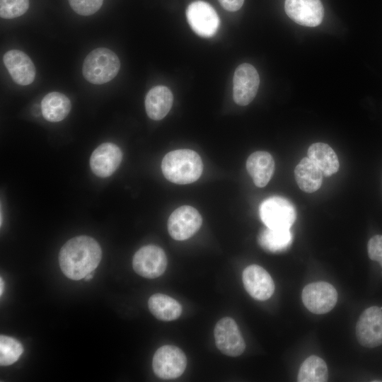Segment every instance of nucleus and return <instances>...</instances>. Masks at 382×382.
<instances>
[{"mask_svg": "<svg viewBox=\"0 0 382 382\" xmlns=\"http://www.w3.org/2000/svg\"><path fill=\"white\" fill-rule=\"evenodd\" d=\"M101 257V248L95 239L79 236L69 240L62 247L59 263L66 277L80 280L95 270Z\"/></svg>", "mask_w": 382, "mask_h": 382, "instance_id": "obj_1", "label": "nucleus"}, {"mask_svg": "<svg viewBox=\"0 0 382 382\" xmlns=\"http://www.w3.org/2000/svg\"><path fill=\"white\" fill-rule=\"evenodd\" d=\"M161 168L168 180L175 184L186 185L199 179L203 164L197 152L179 149L170 151L163 157Z\"/></svg>", "mask_w": 382, "mask_h": 382, "instance_id": "obj_2", "label": "nucleus"}, {"mask_svg": "<svg viewBox=\"0 0 382 382\" xmlns=\"http://www.w3.org/2000/svg\"><path fill=\"white\" fill-rule=\"evenodd\" d=\"M120 68V62L112 50L99 47L91 51L85 58L82 72L91 83L103 84L113 79Z\"/></svg>", "mask_w": 382, "mask_h": 382, "instance_id": "obj_3", "label": "nucleus"}, {"mask_svg": "<svg viewBox=\"0 0 382 382\" xmlns=\"http://www.w3.org/2000/svg\"><path fill=\"white\" fill-rule=\"evenodd\" d=\"M259 214L266 226L272 228L290 229L296 218L291 202L279 196L265 199L260 205Z\"/></svg>", "mask_w": 382, "mask_h": 382, "instance_id": "obj_4", "label": "nucleus"}, {"mask_svg": "<svg viewBox=\"0 0 382 382\" xmlns=\"http://www.w3.org/2000/svg\"><path fill=\"white\" fill-rule=\"evenodd\" d=\"M186 366L185 354L173 345H164L158 348L152 360L155 374L162 379H174L180 376Z\"/></svg>", "mask_w": 382, "mask_h": 382, "instance_id": "obj_5", "label": "nucleus"}, {"mask_svg": "<svg viewBox=\"0 0 382 382\" xmlns=\"http://www.w3.org/2000/svg\"><path fill=\"white\" fill-rule=\"evenodd\" d=\"M186 18L192 30L201 37H212L219 28L217 13L209 4L203 1L191 3L186 9Z\"/></svg>", "mask_w": 382, "mask_h": 382, "instance_id": "obj_6", "label": "nucleus"}, {"mask_svg": "<svg viewBox=\"0 0 382 382\" xmlns=\"http://www.w3.org/2000/svg\"><path fill=\"white\" fill-rule=\"evenodd\" d=\"M337 297L335 287L325 282L307 284L301 295L305 307L315 314H324L330 311L335 307Z\"/></svg>", "mask_w": 382, "mask_h": 382, "instance_id": "obj_7", "label": "nucleus"}, {"mask_svg": "<svg viewBox=\"0 0 382 382\" xmlns=\"http://www.w3.org/2000/svg\"><path fill=\"white\" fill-rule=\"evenodd\" d=\"M134 271L141 277L154 279L165 272L167 257L162 248L154 245H148L139 249L132 260Z\"/></svg>", "mask_w": 382, "mask_h": 382, "instance_id": "obj_8", "label": "nucleus"}, {"mask_svg": "<svg viewBox=\"0 0 382 382\" xmlns=\"http://www.w3.org/2000/svg\"><path fill=\"white\" fill-rule=\"evenodd\" d=\"M356 336L359 344L373 348L382 345V309L373 306L365 309L356 325Z\"/></svg>", "mask_w": 382, "mask_h": 382, "instance_id": "obj_9", "label": "nucleus"}, {"mask_svg": "<svg viewBox=\"0 0 382 382\" xmlns=\"http://www.w3.org/2000/svg\"><path fill=\"white\" fill-rule=\"evenodd\" d=\"M202 219L194 207L185 205L176 209L169 216L168 231L175 240L184 241L192 237L201 227Z\"/></svg>", "mask_w": 382, "mask_h": 382, "instance_id": "obj_10", "label": "nucleus"}, {"mask_svg": "<svg viewBox=\"0 0 382 382\" xmlns=\"http://www.w3.org/2000/svg\"><path fill=\"white\" fill-rule=\"evenodd\" d=\"M214 335L216 347L224 354L237 357L243 354L245 343L236 321L224 317L216 324Z\"/></svg>", "mask_w": 382, "mask_h": 382, "instance_id": "obj_11", "label": "nucleus"}, {"mask_svg": "<svg viewBox=\"0 0 382 382\" xmlns=\"http://www.w3.org/2000/svg\"><path fill=\"white\" fill-rule=\"evenodd\" d=\"M233 84L235 103L239 105H247L257 94L260 84L259 74L253 65L243 63L236 68Z\"/></svg>", "mask_w": 382, "mask_h": 382, "instance_id": "obj_12", "label": "nucleus"}, {"mask_svg": "<svg viewBox=\"0 0 382 382\" xmlns=\"http://www.w3.org/2000/svg\"><path fill=\"white\" fill-rule=\"evenodd\" d=\"M286 15L296 23L316 27L323 21L324 8L320 0H286Z\"/></svg>", "mask_w": 382, "mask_h": 382, "instance_id": "obj_13", "label": "nucleus"}, {"mask_svg": "<svg viewBox=\"0 0 382 382\" xmlns=\"http://www.w3.org/2000/svg\"><path fill=\"white\" fill-rule=\"evenodd\" d=\"M242 279L247 292L256 300H267L274 293V281L261 266L257 265L248 266L243 272Z\"/></svg>", "mask_w": 382, "mask_h": 382, "instance_id": "obj_14", "label": "nucleus"}, {"mask_svg": "<svg viewBox=\"0 0 382 382\" xmlns=\"http://www.w3.org/2000/svg\"><path fill=\"white\" fill-rule=\"evenodd\" d=\"M122 159V151L117 145L110 142L103 143L93 151L90 166L97 176L106 178L117 169Z\"/></svg>", "mask_w": 382, "mask_h": 382, "instance_id": "obj_15", "label": "nucleus"}, {"mask_svg": "<svg viewBox=\"0 0 382 382\" xmlns=\"http://www.w3.org/2000/svg\"><path fill=\"white\" fill-rule=\"evenodd\" d=\"M3 61L16 83L27 86L33 83L36 74L35 67L25 52L18 50H11L4 55Z\"/></svg>", "mask_w": 382, "mask_h": 382, "instance_id": "obj_16", "label": "nucleus"}, {"mask_svg": "<svg viewBox=\"0 0 382 382\" xmlns=\"http://www.w3.org/2000/svg\"><path fill=\"white\" fill-rule=\"evenodd\" d=\"M246 168L257 187H263L270 180L274 171L272 155L263 151L251 154L246 161Z\"/></svg>", "mask_w": 382, "mask_h": 382, "instance_id": "obj_17", "label": "nucleus"}, {"mask_svg": "<svg viewBox=\"0 0 382 382\" xmlns=\"http://www.w3.org/2000/svg\"><path fill=\"white\" fill-rule=\"evenodd\" d=\"M173 102V93L168 87L155 86L150 89L146 96V112L151 119L160 120L168 113Z\"/></svg>", "mask_w": 382, "mask_h": 382, "instance_id": "obj_18", "label": "nucleus"}, {"mask_svg": "<svg viewBox=\"0 0 382 382\" xmlns=\"http://www.w3.org/2000/svg\"><path fill=\"white\" fill-rule=\"evenodd\" d=\"M323 176L321 170L308 157L303 158L294 169L297 185L301 190L308 193L320 187Z\"/></svg>", "mask_w": 382, "mask_h": 382, "instance_id": "obj_19", "label": "nucleus"}, {"mask_svg": "<svg viewBox=\"0 0 382 382\" xmlns=\"http://www.w3.org/2000/svg\"><path fill=\"white\" fill-rule=\"evenodd\" d=\"M308 157L318 166L323 175L329 177L337 172L340 163L337 154L328 144L318 142L308 149Z\"/></svg>", "mask_w": 382, "mask_h": 382, "instance_id": "obj_20", "label": "nucleus"}, {"mask_svg": "<svg viewBox=\"0 0 382 382\" xmlns=\"http://www.w3.org/2000/svg\"><path fill=\"white\" fill-rule=\"evenodd\" d=\"M71 102L64 94L51 92L44 96L41 102V110L45 120L57 122L64 120L71 110Z\"/></svg>", "mask_w": 382, "mask_h": 382, "instance_id": "obj_21", "label": "nucleus"}, {"mask_svg": "<svg viewBox=\"0 0 382 382\" xmlns=\"http://www.w3.org/2000/svg\"><path fill=\"white\" fill-rule=\"evenodd\" d=\"M151 313L158 320L163 321L174 320L182 313L181 305L174 299L163 294L152 295L148 301Z\"/></svg>", "mask_w": 382, "mask_h": 382, "instance_id": "obj_22", "label": "nucleus"}, {"mask_svg": "<svg viewBox=\"0 0 382 382\" xmlns=\"http://www.w3.org/2000/svg\"><path fill=\"white\" fill-rule=\"evenodd\" d=\"M290 229L266 227L259 234V245L270 253H281L286 250L292 243Z\"/></svg>", "mask_w": 382, "mask_h": 382, "instance_id": "obj_23", "label": "nucleus"}, {"mask_svg": "<svg viewBox=\"0 0 382 382\" xmlns=\"http://www.w3.org/2000/svg\"><path fill=\"white\" fill-rule=\"evenodd\" d=\"M328 370L325 361L316 355L308 357L301 364L297 381L299 382H325Z\"/></svg>", "mask_w": 382, "mask_h": 382, "instance_id": "obj_24", "label": "nucleus"}, {"mask_svg": "<svg viewBox=\"0 0 382 382\" xmlns=\"http://www.w3.org/2000/svg\"><path fill=\"white\" fill-rule=\"evenodd\" d=\"M23 352V347L16 339L6 335L0 336V364L9 366L15 363Z\"/></svg>", "mask_w": 382, "mask_h": 382, "instance_id": "obj_25", "label": "nucleus"}, {"mask_svg": "<svg viewBox=\"0 0 382 382\" xmlns=\"http://www.w3.org/2000/svg\"><path fill=\"white\" fill-rule=\"evenodd\" d=\"M29 7V0H0V16L11 19L24 14Z\"/></svg>", "mask_w": 382, "mask_h": 382, "instance_id": "obj_26", "label": "nucleus"}, {"mask_svg": "<svg viewBox=\"0 0 382 382\" xmlns=\"http://www.w3.org/2000/svg\"><path fill=\"white\" fill-rule=\"evenodd\" d=\"M72 9L79 15L90 16L98 11L103 0H69Z\"/></svg>", "mask_w": 382, "mask_h": 382, "instance_id": "obj_27", "label": "nucleus"}, {"mask_svg": "<svg viewBox=\"0 0 382 382\" xmlns=\"http://www.w3.org/2000/svg\"><path fill=\"white\" fill-rule=\"evenodd\" d=\"M367 248L369 258L378 262L382 267V235H376L371 238Z\"/></svg>", "mask_w": 382, "mask_h": 382, "instance_id": "obj_28", "label": "nucleus"}, {"mask_svg": "<svg viewBox=\"0 0 382 382\" xmlns=\"http://www.w3.org/2000/svg\"><path fill=\"white\" fill-rule=\"evenodd\" d=\"M219 3L228 11H236L241 8L244 0H219Z\"/></svg>", "mask_w": 382, "mask_h": 382, "instance_id": "obj_29", "label": "nucleus"}, {"mask_svg": "<svg viewBox=\"0 0 382 382\" xmlns=\"http://www.w3.org/2000/svg\"><path fill=\"white\" fill-rule=\"evenodd\" d=\"M4 283L2 277L0 278V295L1 296L4 291Z\"/></svg>", "mask_w": 382, "mask_h": 382, "instance_id": "obj_30", "label": "nucleus"}, {"mask_svg": "<svg viewBox=\"0 0 382 382\" xmlns=\"http://www.w3.org/2000/svg\"><path fill=\"white\" fill-rule=\"evenodd\" d=\"M92 277H93L92 273H90V274H88L87 276H86V277L84 278V279H85L86 281L90 280L91 279H92Z\"/></svg>", "mask_w": 382, "mask_h": 382, "instance_id": "obj_31", "label": "nucleus"}]
</instances>
